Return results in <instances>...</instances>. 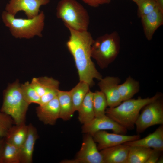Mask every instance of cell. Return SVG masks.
<instances>
[{"label":"cell","mask_w":163,"mask_h":163,"mask_svg":"<svg viewBox=\"0 0 163 163\" xmlns=\"http://www.w3.org/2000/svg\"><path fill=\"white\" fill-rule=\"evenodd\" d=\"M66 27L70 33L66 45L73 58L79 81L92 86L94 79L100 80L102 78L91 59V49L94 40L88 30L80 31Z\"/></svg>","instance_id":"obj_1"},{"label":"cell","mask_w":163,"mask_h":163,"mask_svg":"<svg viewBox=\"0 0 163 163\" xmlns=\"http://www.w3.org/2000/svg\"><path fill=\"white\" fill-rule=\"evenodd\" d=\"M162 96L161 93L158 92L150 97L131 98L122 101L116 107L106 109L105 114L127 129H132L142 108Z\"/></svg>","instance_id":"obj_2"},{"label":"cell","mask_w":163,"mask_h":163,"mask_svg":"<svg viewBox=\"0 0 163 163\" xmlns=\"http://www.w3.org/2000/svg\"><path fill=\"white\" fill-rule=\"evenodd\" d=\"M2 17L5 25L16 38L30 39L35 36L42 37L41 33L44 27L45 19L43 11L32 18L24 19L15 18L5 11L3 12Z\"/></svg>","instance_id":"obj_3"},{"label":"cell","mask_w":163,"mask_h":163,"mask_svg":"<svg viewBox=\"0 0 163 163\" xmlns=\"http://www.w3.org/2000/svg\"><path fill=\"white\" fill-rule=\"evenodd\" d=\"M56 15L66 27L77 31H87L90 18L86 9L76 0H60L56 7Z\"/></svg>","instance_id":"obj_4"},{"label":"cell","mask_w":163,"mask_h":163,"mask_svg":"<svg viewBox=\"0 0 163 163\" xmlns=\"http://www.w3.org/2000/svg\"><path fill=\"white\" fill-rule=\"evenodd\" d=\"M29 104L22 93L18 80L8 85L3 92L0 111L10 116L16 125L25 123Z\"/></svg>","instance_id":"obj_5"},{"label":"cell","mask_w":163,"mask_h":163,"mask_svg":"<svg viewBox=\"0 0 163 163\" xmlns=\"http://www.w3.org/2000/svg\"><path fill=\"white\" fill-rule=\"evenodd\" d=\"M120 40L118 33L106 34L94 40L91 49V58L101 69L108 67L119 53Z\"/></svg>","instance_id":"obj_6"},{"label":"cell","mask_w":163,"mask_h":163,"mask_svg":"<svg viewBox=\"0 0 163 163\" xmlns=\"http://www.w3.org/2000/svg\"><path fill=\"white\" fill-rule=\"evenodd\" d=\"M135 125L138 134L149 127L163 124V102L162 97L149 103L143 108Z\"/></svg>","instance_id":"obj_7"},{"label":"cell","mask_w":163,"mask_h":163,"mask_svg":"<svg viewBox=\"0 0 163 163\" xmlns=\"http://www.w3.org/2000/svg\"><path fill=\"white\" fill-rule=\"evenodd\" d=\"M81 147L75 158L63 160L64 163H103L102 156L99 151L93 138L90 134L86 133Z\"/></svg>","instance_id":"obj_8"},{"label":"cell","mask_w":163,"mask_h":163,"mask_svg":"<svg viewBox=\"0 0 163 163\" xmlns=\"http://www.w3.org/2000/svg\"><path fill=\"white\" fill-rule=\"evenodd\" d=\"M50 0H10L7 4L5 11L15 16L19 11L24 12L28 18H32L38 15L40 7L48 4Z\"/></svg>","instance_id":"obj_9"},{"label":"cell","mask_w":163,"mask_h":163,"mask_svg":"<svg viewBox=\"0 0 163 163\" xmlns=\"http://www.w3.org/2000/svg\"><path fill=\"white\" fill-rule=\"evenodd\" d=\"M107 129L123 135H125L127 130L106 115L101 117H94L89 122L83 125L82 128L83 133L91 135L98 131Z\"/></svg>","instance_id":"obj_10"},{"label":"cell","mask_w":163,"mask_h":163,"mask_svg":"<svg viewBox=\"0 0 163 163\" xmlns=\"http://www.w3.org/2000/svg\"><path fill=\"white\" fill-rule=\"evenodd\" d=\"M93 139L97 143L99 150L138 139L140 136L137 135H126L115 133H110L104 130L97 132L92 134Z\"/></svg>","instance_id":"obj_11"},{"label":"cell","mask_w":163,"mask_h":163,"mask_svg":"<svg viewBox=\"0 0 163 163\" xmlns=\"http://www.w3.org/2000/svg\"><path fill=\"white\" fill-rule=\"evenodd\" d=\"M99 81L98 85L105 96L107 106L114 107L119 105L122 102L118 89L120 79L117 77L108 76Z\"/></svg>","instance_id":"obj_12"},{"label":"cell","mask_w":163,"mask_h":163,"mask_svg":"<svg viewBox=\"0 0 163 163\" xmlns=\"http://www.w3.org/2000/svg\"><path fill=\"white\" fill-rule=\"evenodd\" d=\"M36 113L39 120L44 124L53 125L59 118L60 108L57 96L52 100L36 108Z\"/></svg>","instance_id":"obj_13"},{"label":"cell","mask_w":163,"mask_h":163,"mask_svg":"<svg viewBox=\"0 0 163 163\" xmlns=\"http://www.w3.org/2000/svg\"><path fill=\"white\" fill-rule=\"evenodd\" d=\"M129 147L123 144L101 150L103 163H126Z\"/></svg>","instance_id":"obj_14"},{"label":"cell","mask_w":163,"mask_h":163,"mask_svg":"<svg viewBox=\"0 0 163 163\" xmlns=\"http://www.w3.org/2000/svg\"><path fill=\"white\" fill-rule=\"evenodd\" d=\"M141 18L145 36L148 40H150L156 30L163 24V12L157 7Z\"/></svg>","instance_id":"obj_15"},{"label":"cell","mask_w":163,"mask_h":163,"mask_svg":"<svg viewBox=\"0 0 163 163\" xmlns=\"http://www.w3.org/2000/svg\"><path fill=\"white\" fill-rule=\"evenodd\" d=\"M123 144L129 146H140L163 151V125H161L155 131L143 138Z\"/></svg>","instance_id":"obj_16"},{"label":"cell","mask_w":163,"mask_h":163,"mask_svg":"<svg viewBox=\"0 0 163 163\" xmlns=\"http://www.w3.org/2000/svg\"><path fill=\"white\" fill-rule=\"evenodd\" d=\"M28 126L26 138L20 148V158L21 163H31L34 146L38 135L36 129L31 124Z\"/></svg>","instance_id":"obj_17"},{"label":"cell","mask_w":163,"mask_h":163,"mask_svg":"<svg viewBox=\"0 0 163 163\" xmlns=\"http://www.w3.org/2000/svg\"><path fill=\"white\" fill-rule=\"evenodd\" d=\"M57 97L59 108V118L65 121L69 120L74 112L69 91L59 90Z\"/></svg>","instance_id":"obj_18"},{"label":"cell","mask_w":163,"mask_h":163,"mask_svg":"<svg viewBox=\"0 0 163 163\" xmlns=\"http://www.w3.org/2000/svg\"><path fill=\"white\" fill-rule=\"evenodd\" d=\"M93 93L89 90L78 110V119L83 125L89 122L94 117L93 105Z\"/></svg>","instance_id":"obj_19"},{"label":"cell","mask_w":163,"mask_h":163,"mask_svg":"<svg viewBox=\"0 0 163 163\" xmlns=\"http://www.w3.org/2000/svg\"><path fill=\"white\" fill-rule=\"evenodd\" d=\"M28 131V126L25 123L13 126L5 138V140L20 148L26 138Z\"/></svg>","instance_id":"obj_20"},{"label":"cell","mask_w":163,"mask_h":163,"mask_svg":"<svg viewBox=\"0 0 163 163\" xmlns=\"http://www.w3.org/2000/svg\"><path fill=\"white\" fill-rule=\"evenodd\" d=\"M30 83L40 97L51 90L59 89V85L58 80L46 76L34 78Z\"/></svg>","instance_id":"obj_21"},{"label":"cell","mask_w":163,"mask_h":163,"mask_svg":"<svg viewBox=\"0 0 163 163\" xmlns=\"http://www.w3.org/2000/svg\"><path fill=\"white\" fill-rule=\"evenodd\" d=\"M118 91L122 101L132 98L140 90L139 82L128 77L125 81L118 86Z\"/></svg>","instance_id":"obj_22"},{"label":"cell","mask_w":163,"mask_h":163,"mask_svg":"<svg viewBox=\"0 0 163 163\" xmlns=\"http://www.w3.org/2000/svg\"><path fill=\"white\" fill-rule=\"evenodd\" d=\"M152 149L140 146H129L126 163H145Z\"/></svg>","instance_id":"obj_23"},{"label":"cell","mask_w":163,"mask_h":163,"mask_svg":"<svg viewBox=\"0 0 163 163\" xmlns=\"http://www.w3.org/2000/svg\"><path fill=\"white\" fill-rule=\"evenodd\" d=\"M90 86L87 83L80 81L75 87L69 91L74 112L78 110L86 95L90 90Z\"/></svg>","instance_id":"obj_24"},{"label":"cell","mask_w":163,"mask_h":163,"mask_svg":"<svg viewBox=\"0 0 163 163\" xmlns=\"http://www.w3.org/2000/svg\"><path fill=\"white\" fill-rule=\"evenodd\" d=\"M0 163H20V148L5 140Z\"/></svg>","instance_id":"obj_25"},{"label":"cell","mask_w":163,"mask_h":163,"mask_svg":"<svg viewBox=\"0 0 163 163\" xmlns=\"http://www.w3.org/2000/svg\"><path fill=\"white\" fill-rule=\"evenodd\" d=\"M93 105L94 117H101L106 115L107 103L104 94L101 91L94 92Z\"/></svg>","instance_id":"obj_26"},{"label":"cell","mask_w":163,"mask_h":163,"mask_svg":"<svg viewBox=\"0 0 163 163\" xmlns=\"http://www.w3.org/2000/svg\"><path fill=\"white\" fill-rule=\"evenodd\" d=\"M21 88L24 99L29 104L31 103L39 104L40 97L30 83L27 81L21 85Z\"/></svg>","instance_id":"obj_27"},{"label":"cell","mask_w":163,"mask_h":163,"mask_svg":"<svg viewBox=\"0 0 163 163\" xmlns=\"http://www.w3.org/2000/svg\"><path fill=\"white\" fill-rule=\"evenodd\" d=\"M136 4L138 16L140 18L151 12L157 7L155 0H139Z\"/></svg>","instance_id":"obj_28"},{"label":"cell","mask_w":163,"mask_h":163,"mask_svg":"<svg viewBox=\"0 0 163 163\" xmlns=\"http://www.w3.org/2000/svg\"><path fill=\"white\" fill-rule=\"evenodd\" d=\"M14 123L12 117L0 111V138H5Z\"/></svg>","instance_id":"obj_29"},{"label":"cell","mask_w":163,"mask_h":163,"mask_svg":"<svg viewBox=\"0 0 163 163\" xmlns=\"http://www.w3.org/2000/svg\"><path fill=\"white\" fill-rule=\"evenodd\" d=\"M59 89H55L51 90L46 92L40 97L39 106L43 105L50 102L57 95Z\"/></svg>","instance_id":"obj_30"},{"label":"cell","mask_w":163,"mask_h":163,"mask_svg":"<svg viewBox=\"0 0 163 163\" xmlns=\"http://www.w3.org/2000/svg\"><path fill=\"white\" fill-rule=\"evenodd\" d=\"M163 151L152 149V151L145 163H157V162L162 155Z\"/></svg>","instance_id":"obj_31"},{"label":"cell","mask_w":163,"mask_h":163,"mask_svg":"<svg viewBox=\"0 0 163 163\" xmlns=\"http://www.w3.org/2000/svg\"><path fill=\"white\" fill-rule=\"evenodd\" d=\"M111 0H82L86 4L90 6L97 7L101 5L109 4Z\"/></svg>","instance_id":"obj_32"},{"label":"cell","mask_w":163,"mask_h":163,"mask_svg":"<svg viewBox=\"0 0 163 163\" xmlns=\"http://www.w3.org/2000/svg\"><path fill=\"white\" fill-rule=\"evenodd\" d=\"M157 7L163 12V0H155Z\"/></svg>","instance_id":"obj_33"},{"label":"cell","mask_w":163,"mask_h":163,"mask_svg":"<svg viewBox=\"0 0 163 163\" xmlns=\"http://www.w3.org/2000/svg\"><path fill=\"white\" fill-rule=\"evenodd\" d=\"M5 141V138H0V161L2 152L3 148Z\"/></svg>","instance_id":"obj_34"},{"label":"cell","mask_w":163,"mask_h":163,"mask_svg":"<svg viewBox=\"0 0 163 163\" xmlns=\"http://www.w3.org/2000/svg\"><path fill=\"white\" fill-rule=\"evenodd\" d=\"M163 163V157L162 155L160 157L157 163Z\"/></svg>","instance_id":"obj_35"},{"label":"cell","mask_w":163,"mask_h":163,"mask_svg":"<svg viewBox=\"0 0 163 163\" xmlns=\"http://www.w3.org/2000/svg\"><path fill=\"white\" fill-rule=\"evenodd\" d=\"M132 1L135 2L136 4L138 2L139 0H132Z\"/></svg>","instance_id":"obj_36"}]
</instances>
